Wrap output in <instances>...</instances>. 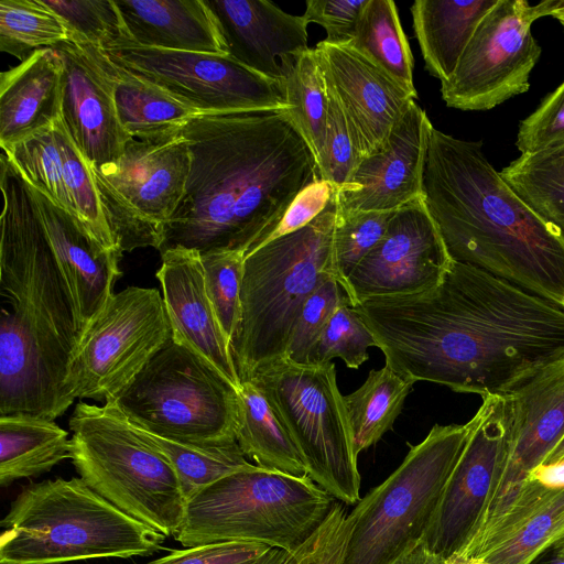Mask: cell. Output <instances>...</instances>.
<instances>
[{
  "mask_svg": "<svg viewBox=\"0 0 564 564\" xmlns=\"http://www.w3.org/2000/svg\"><path fill=\"white\" fill-rule=\"evenodd\" d=\"M0 525V564L147 556L160 551L166 538L119 510L80 477L23 488Z\"/></svg>",
  "mask_w": 564,
  "mask_h": 564,
  "instance_id": "cell-5",
  "label": "cell"
},
{
  "mask_svg": "<svg viewBox=\"0 0 564 564\" xmlns=\"http://www.w3.org/2000/svg\"><path fill=\"white\" fill-rule=\"evenodd\" d=\"M405 379L506 395L564 357V307L453 260L425 292L354 305Z\"/></svg>",
  "mask_w": 564,
  "mask_h": 564,
  "instance_id": "cell-1",
  "label": "cell"
},
{
  "mask_svg": "<svg viewBox=\"0 0 564 564\" xmlns=\"http://www.w3.org/2000/svg\"><path fill=\"white\" fill-rule=\"evenodd\" d=\"M564 455V436L556 447L550 453L542 465H550L557 462Z\"/></svg>",
  "mask_w": 564,
  "mask_h": 564,
  "instance_id": "cell-55",
  "label": "cell"
},
{
  "mask_svg": "<svg viewBox=\"0 0 564 564\" xmlns=\"http://www.w3.org/2000/svg\"><path fill=\"white\" fill-rule=\"evenodd\" d=\"M326 91L328 108L325 142L317 165L319 178L340 188L348 183L360 159L336 96L327 85Z\"/></svg>",
  "mask_w": 564,
  "mask_h": 564,
  "instance_id": "cell-45",
  "label": "cell"
},
{
  "mask_svg": "<svg viewBox=\"0 0 564 564\" xmlns=\"http://www.w3.org/2000/svg\"><path fill=\"white\" fill-rule=\"evenodd\" d=\"M471 420L469 438L421 541L443 558L463 551L475 539L499 487L512 433L509 395L484 397Z\"/></svg>",
  "mask_w": 564,
  "mask_h": 564,
  "instance_id": "cell-16",
  "label": "cell"
},
{
  "mask_svg": "<svg viewBox=\"0 0 564 564\" xmlns=\"http://www.w3.org/2000/svg\"><path fill=\"white\" fill-rule=\"evenodd\" d=\"M116 3L130 43L229 54L219 22L206 0H119Z\"/></svg>",
  "mask_w": 564,
  "mask_h": 564,
  "instance_id": "cell-25",
  "label": "cell"
},
{
  "mask_svg": "<svg viewBox=\"0 0 564 564\" xmlns=\"http://www.w3.org/2000/svg\"><path fill=\"white\" fill-rule=\"evenodd\" d=\"M53 131L76 217L104 248L122 253L108 225L93 171L73 142L62 118L54 123Z\"/></svg>",
  "mask_w": 564,
  "mask_h": 564,
  "instance_id": "cell-37",
  "label": "cell"
},
{
  "mask_svg": "<svg viewBox=\"0 0 564 564\" xmlns=\"http://www.w3.org/2000/svg\"><path fill=\"white\" fill-rule=\"evenodd\" d=\"M354 518L336 501L322 527L284 564H340Z\"/></svg>",
  "mask_w": 564,
  "mask_h": 564,
  "instance_id": "cell-47",
  "label": "cell"
},
{
  "mask_svg": "<svg viewBox=\"0 0 564 564\" xmlns=\"http://www.w3.org/2000/svg\"><path fill=\"white\" fill-rule=\"evenodd\" d=\"M395 210H340L334 231L336 278L346 290L347 279L383 238Z\"/></svg>",
  "mask_w": 564,
  "mask_h": 564,
  "instance_id": "cell-40",
  "label": "cell"
},
{
  "mask_svg": "<svg viewBox=\"0 0 564 564\" xmlns=\"http://www.w3.org/2000/svg\"><path fill=\"white\" fill-rule=\"evenodd\" d=\"M564 143V80L521 120L516 145L521 154Z\"/></svg>",
  "mask_w": 564,
  "mask_h": 564,
  "instance_id": "cell-46",
  "label": "cell"
},
{
  "mask_svg": "<svg viewBox=\"0 0 564 564\" xmlns=\"http://www.w3.org/2000/svg\"><path fill=\"white\" fill-rule=\"evenodd\" d=\"M43 1L67 24L70 40L88 42L101 50L129 42L115 0Z\"/></svg>",
  "mask_w": 564,
  "mask_h": 564,
  "instance_id": "cell-42",
  "label": "cell"
},
{
  "mask_svg": "<svg viewBox=\"0 0 564 564\" xmlns=\"http://www.w3.org/2000/svg\"><path fill=\"white\" fill-rule=\"evenodd\" d=\"M392 564H444V558L430 551L422 542L397 558Z\"/></svg>",
  "mask_w": 564,
  "mask_h": 564,
  "instance_id": "cell-51",
  "label": "cell"
},
{
  "mask_svg": "<svg viewBox=\"0 0 564 564\" xmlns=\"http://www.w3.org/2000/svg\"><path fill=\"white\" fill-rule=\"evenodd\" d=\"M237 443L259 467L295 477L307 476L301 454L286 426L262 391L252 382L239 389Z\"/></svg>",
  "mask_w": 564,
  "mask_h": 564,
  "instance_id": "cell-31",
  "label": "cell"
},
{
  "mask_svg": "<svg viewBox=\"0 0 564 564\" xmlns=\"http://www.w3.org/2000/svg\"><path fill=\"white\" fill-rule=\"evenodd\" d=\"M441 232L421 197L397 209L379 243L347 279L352 306L375 297L425 292L452 264Z\"/></svg>",
  "mask_w": 564,
  "mask_h": 564,
  "instance_id": "cell-17",
  "label": "cell"
},
{
  "mask_svg": "<svg viewBox=\"0 0 564 564\" xmlns=\"http://www.w3.org/2000/svg\"><path fill=\"white\" fill-rule=\"evenodd\" d=\"M172 338L163 296L155 288L113 293L87 324L65 387L75 399L117 398Z\"/></svg>",
  "mask_w": 564,
  "mask_h": 564,
  "instance_id": "cell-12",
  "label": "cell"
},
{
  "mask_svg": "<svg viewBox=\"0 0 564 564\" xmlns=\"http://www.w3.org/2000/svg\"><path fill=\"white\" fill-rule=\"evenodd\" d=\"M421 198L453 260L564 307V235L508 185L481 141L432 126Z\"/></svg>",
  "mask_w": 564,
  "mask_h": 564,
  "instance_id": "cell-4",
  "label": "cell"
},
{
  "mask_svg": "<svg viewBox=\"0 0 564 564\" xmlns=\"http://www.w3.org/2000/svg\"><path fill=\"white\" fill-rule=\"evenodd\" d=\"M553 551L564 558V533L552 544Z\"/></svg>",
  "mask_w": 564,
  "mask_h": 564,
  "instance_id": "cell-56",
  "label": "cell"
},
{
  "mask_svg": "<svg viewBox=\"0 0 564 564\" xmlns=\"http://www.w3.org/2000/svg\"><path fill=\"white\" fill-rule=\"evenodd\" d=\"M564 533V489L517 498L463 551L490 564H531Z\"/></svg>",
  "mask_w": 564,
  "mask_h": 564,
  "instance_id": "cell-27",
  "label": "cell"
},
{
  "mask_svg": "<svg viewBox=\"0 0 564 564\" xmlns=\"http://www.w3.org/2000/svg\"><path fill=\"white\" fill-rule=\"evenodd\" d=\"M191 162L188 143L178 129L153 140L131 138L118 163L104 174L90 167L122 253L144 247L160 249L163 228L185 194Z\"/></svg>",
  "mask_w": 564,
  "mask_h": 564,
  "instance_id": "cell-13",
  "label": "cell"
},
{
  "mask_svg": "<svg viewBox=\"0 0 564 564\" xmlns=\"http://www.w3.org/2000/svg\"><path fill=\"white\" fill-rule=\"evenodd\" d=\"M335 503L308 476L256 465L192 497L174 538L185 547L242 541L293 553L322 527Z\"/></svg>",
  "mask_w": 564,
  "mask_h": 564,
  "instance_id": "cell-7",
  "label": "cell"
},
{
  "mask_svg": "<svg viewBox=\"0 0 564 564\" xmlns=\"http://www.w3.org/2000/svg\"><path fill=\"white\" fill-rule=\"evenodd\" d=\"M206 290L219 325L232 343L240 314V288L245 253L218 250L200 254Z\"/></svg>",
  "mask_w": 564,
  "mask_h": 564,
  "instance_id": "cell-43",
  "label": "cell"
},
{
  "mask_svg": "<svg viewBox=\"0 0 564 564\" xmlns=\"http://www.w3.org/2000/svg\"><path fill=\"white\" fill-rule=\"evenodd\" d=\"M336 219L337 193L310 224L245 256L239 322L231 343L240 382L285 358L303 305L325 279L336 276Z\"/></svg>",
  "mask_w": 564,
  "mask_h": 564,
  "instance_id": "cell-6",
  "label": "cell"
},
{
  "mask_svg": "<svg viewBox=\"0 0 564 564\" xmlns=\"http://www.w3.org/2000/svg\"><path fill=\"white\" fill-rule=\"evenodd\" d=\"M156 272L172 338L194 350L239 389L231 346L209 300L200 253L176 247L161 253Z\"/></svg>",
  "mask_w": 564,
  "mask_h": 564,
  "instance_id": "cell-22",
  "label": "cell"
},
{
  "mask_svg": "<svg viewBox=\"0 0 564 564\" xmlns=\"http://www.w3.org/2000/svg\"><path fill=\"white\" fill-rule=\"evenodd\" d=\"M337 189L333 183L321 178L308 185L295 197L275 229L262 245L310 224L327 207Z\"/></svg>",
  "mask_w": 564,
  "mask_h": 564,
  "instance_id": "cell-50",
  "label": "cell"
},
{
  "mask_svg": "<svg viewBox=\"0 0 564 564\" xmlns=\"http://www.w3.org/2000/svg\"><path fill=\"white\" fill-rule=\"evenodd\" d=\"M111 401L132 425L166 440L198 447L237 441L238 388L173 338Z\"/></svg>",
  "mask_w": 564,
  "mask_h": 564,
  "instance_id": "cell-10",
  "label": "cell"
},
{
  "mask_svg": "<svg viewBox=\"0 0 564 564\" xmlns=\"http://www.w3.org/2000/svg\"><path fill=\"white\" fill-rule=\"evenodd\" d=\"M552 17L561 23L564 30V3L562 7H560L556 11L552 13Z\"/></svg>",
  "mask_w": 564,
  "mask_h": 564,
  "instance_id": "cell-57",
  "label": "cell"
},
{
  "mask_svg": "<svg viewBox=\"0 0 564 564\" xmlns=\"http://www.w3.org/2000/svg\"><path fill=\"white\" fill-rule=\"evenodd\" d=\"M229 55L252 70L284 82L307 45V23L268 0H206Z\"/></svg>",
  "mask_w": 564,
  "mask_h": 564,
  "instance_id": "cell-23",
  "label": "cell"
},
{
  "mask_svg": "<svg viewBox=\"0 0 564 564\" xmlns=\"http://www.w3.org/2000/svg\"><path fill=\"white\" fill-rule=\"evenodd\" d=\"M63 61L61 118L88 163L106 173L121 158L131 137L123 129L110 84L85 42L55 47Z\"/></svg>",
  "mask_w": 564,
  "mask_h": 564,
  "instance_id": "cell-20",
  "label": "cell"
},
{
  "mask_svg": "<svg viewBox=\"0 0 564 564\" xmlns=\"http://www.w3.org/2000/svg\"><path fill=\"white\" fill-rule=\"evenodd\" d=\"M325 84L336 96L360 161L382 151L415 99L350 44L317 43Z\"/></svg>",
  "mask_w": 564,
  "mask_h": 564,
  "instance_id": "cell-18",
  "label": "cell"
},
{
  "mask_svg": "<svg viewBox=\"0 0 564 564\" xmlns=\"http://www.w3.org/2000/svg\"><path fill=\"white\" fill-rule=\"evenodd\" d=\"M368 0H307L303 18L307 24L317 23L326 31L325 41L350 43Z\"/></svg>",
  "mask_w": 564,
  "mask_h": 564,
  "instance_id": "cell-49",
  "label": "cell"
},
{
  "mask_svg": "<svg viewBox=\"0 0 564 564\" xmlns=\"http://www.w3.org/2000/svg\"><path fill=\"white\" fill-rule=\"evenodd\" d=\"M63 61L55 48L36 51L0 75V145L8 148L61 118Z\"/></svg>",
  "mask_w": 564,
  "mask_h": 564,
  "instance_id": "cell-26",
  "label": "cell"
},
{
  "mask_svg": "<svg viewBox=\"0 0 564 564\" xmlns=\"http://www.w3.org/2000/svg\"><path fill=\"white\" fill-rule=\"evenodd\" d=\"M0 171V415L54 421L83 327L31 185L3 152Z\"/></svg>",
  "mask_w": 564,
  "mask_h": 564,
  "instance_id": "cell-3",
  "label": "cell"
},
{
  "mask_svg": "<svg viewBox=\"0 0 564 564\" xmlns=\"http://www.w3.org/2000/svg\"><path fill=\"white\" fill-rule=\"evenodd\" d=\"M188 143L186 191L163 228L160 253L260 247L295 197L319 180L290 109L200 112L180 127Z\"/></svg>",
  "mask_w": 564,
  "mask_h": 564,
  "instance_id": "cell-2",
  "label": "cell"
},
{
  "mask_svg": "<svg viewBox=\"0 0 564 564\" xmlns=\"http://www.w3.org/2000/svg\"><path fill=\"white\" fill-rule=\"evenodd\" d=\"M70 459L79 477L122 512L163 535L182 525L186 499L167 458L118 406L78 402L69 417Z\"/></svg>",
  "mask_w": 564,
  "mask_h": 564,
  "instance_id": "cell-8",
  "label": "cell"
},
{
  "mask_svg": "<svg viewBox=\"0 0 564 564\" xmlns=\"http://www.w3.org/2000/svg\"><path fill=\"white\" fill-rule=\"evenodd\" d=\"M431 123L413 100L392 129L387 147L362 159L337 189L340 210L390 212L421 197L422 165Z\"/></svg>",
  "mask_w": 564,
  "mask_h": 564,
  "instance_id": "cell-21",
  "label": "cell"
},
{
  "mask_svg": "<svg viewBox=\"0 0 564 564\" xmlns=\"http://www.w3.org/2000/svg\"><path fill=\"white\" fill-rule=\"evenodd\" d=\"M512 433L507 465L477 538L508 509L528 475L564 436V357L508 393Z\"/></svg>",
  "mask_w": 564,
  "mask_h": 564,
  "instance_id": "cell-19",
  "label": "cell"
},
{
  "mask_svg": "<svg viewBox=\"0 0 564 564\" xmlns=\"http://www.w3.org/2000/svg\"><path fill=\"white\" fill-rule=\"evenodd\" d=\"M500 175L527 205L564 235V143L520 154Z\"/></svg>",
  "mask_w": 564,
  "mask_h": 564,
  "instance_id": "cell-34",
  "label": "cell"
},
{
  "mask_svg": "<svg viewBox=\"0 0 564 564\" xmlns=\"http://www.w3.org/2000/svg\"><path fill=\"white\" fill-rule=\"evenodd\" d=\"M378 347L369 327L351 304L339 306L311 348L308 364L322 365L340 358L358 369L369 358L368 348Z\"/></svg>",
  "mask_w": 564,
  "mask_h": 564,
  "instance_id": "cell-41",
  "label": "cell"
},
{
  "mask_svg": "<svg viewBox=\"0 0 564 564\" xmlns=\"http://www.w3.org/2000/svg\"><path fill=\"white\" fill-rule=\"evenodd\" d=\"M564 0H497L482 18L451 77L441 83L448 107L465 111L492 109L530 88L541 56L533 22L552 15Z\"/></svg>",
  "mask_w": 564,
  "mask_h": 564,
  "instance_id": "cell-14",
  "label": "cell"
},
{
  "mask_svg": "<svg viewBox=\"0 0 564 564\" xmlns=\"http://www.w3.org/2000/svg\"><path fill=\"white\" fill-rule=\"evenodd\" d=\"M291 553L273 547L260 564H284Z\"/></svg>",
  "mask_w": 564,
  "mask_h": 564,
  "instance_id": "cell-54",
  "label": "cell"
},
{
  "mask_svg": "<svg viewBox=\"0 0 564 564\" xmlns=\"http://www.w3.org/2000/svg\"><path fill=\"white\" fill-rule=\"evenodd\" d=\"M101 51L115 65L198 112L291 109L282 82L252 70L229 54L172 51L130 42Z\"/></svg>",
  "mask_w": 564,
  "mask_h": 564,
  "instance_id": "cell-15",
  "label": "cell"
},
{
  "mask_svg": "<svg viewBox=\"0 0 564 564\" xmlns=\"http://www.w3.org/2000/svg\"><path fill=\"white\" fill-rule=\"evenodd\" d=\"M291 111L318 162L325 142L327 91L314 48L299 55L283 82Z\"/></svg>",
  "mask_w": 564,
  "mask_h": 564,
  "instance_id": "cell-38",
  "label": "cell"
},
{
  "mask_svg": "<svg viewBox=\"0 0 564 564\" xmlns=\"http://www.w3.org/2000/svg\"><path fill=\"white\" fill-rule=\"evenodd\" d=\"M286 426L307 476L336 500L357 505L360 475L351 426L335 364H295L286 358L251 380Z\"/></svg>",
  "mask_w": 564,
  "mask_h": 564,
  "instance_id": "cell-11",
  "label": "cell"
},
{
  "mask_svg": "<svg viewBox=\"0 0 564 564\" xmlns=\"http://www.w3.org/2000/svg\"><path fill=\"white\" fill-rule=\"evenodd\" d=\"M531 564H564V558L556 554L552 547H549Z\"/></svg>",
  "mask_w": 564,
  "mask_h": 564,
  "instance_id": "cell-53",
  "label": "cell"
},
{
  "mask_svg": "<svg viewBox=\"0 0 564 564\" xmlns=\"http://www.w3.org/2000/svg\"><path fill=\"white\" fill-rule=\"evenodd\" d=\"M344 304H351V301L336 276L329 275L303 305L285 358L295 364L307 365L312 346L335 311Z\"/></svg>",
  "mask_w": 564,
  "mask_h": 564,
  "instance_id": "cell-44",
  "label": "cell"
},
{
  "mask_svg": "<svg viewBox=\"0 0 564 564\" xmlns=\"http://www.w3.org/2000/svg\"><path fill=\"white\" fill-rule=\"evenodd\" d=\"M68 433L53 420L0 415V485L39 476L70 458Z\"/></svg>",
  "mask_w": 564,
  "mask_h": 564,
  "instance_id": "cell-30",
  "label": "cell"
},
{
  "mask_svg": "<svg viewBox=\"0 0 564 564\" xmlns=\"http://www.w3.org/2000/svg\"><path fill=\"white\" fill-rule=\"evenodd\" d=\"M85 43L110 84L119 120L131 138L153 140L170 135L200 113L115 65L97 46Z\"/></svg>",
  "mask_w": 564,
  "mask_h": 564,
  "instance_id": "cell-29",
  "label": "cell"
},
{
  "mask_svg": "<svg viewBox=\"0 0 564 564\" xmlns=\"http://www.w3.org/2000/svg\"><path fill=\"white\" fill-rule=\"evenodd\" d=\"M562 458H564V455H563L560 459H562ZM560 459H558V460H560ZM555 463H556V462H555Z\"/></svg>",
  "mask_w": 564,
  "mask_h": 564,
  "instance_id": "cell-58",
  "label": "cell"
},
{
  "mask_svg": "<svg viewBox=\"0 0 564 564\" xmlns=\"http://www.w3.org/2000/svg\"><path fill=\"white\" fill-rule=\"evenodd\" d=\"M444 564H490L482 558L464 552L455 553L444 558Z\"/></svg>",
  "mask_w": 564,
  "mask_h": 564,
  "instance_id": "cell-52",
  "label": "cell"
},
{
  "mask_svg": "<svg viewBox=\"0 0 564 564\" xmlns=\"http://www.w3.org/2000/svg\"><path fill=\"white\" fill-rule=\"evenodd\" d=\"M32 189L84 333L113 294V284L121 275L122 253L104 248L78 218L40 191Z\"/></svg>",
  "mask_w": 564,
  "mask_h": 564,
  "instance_id": "cell-24",
  "label": "cell"
},
{
  "mask_svg": "<svg viewBox=\"0 0 564 564\" xmlns=\"http://www.w3.org/2000/svg\"><path fill=\"white\" fill-rule=\"evenodd\" d=\"M473 429L435 424L401 465L360 499L340 564H392L426 534Z\"/></svg>",
  "mask_w": 564,
  "mask_h": 564,
  "instance_id": "cell-9",
  "label": "cell"
},
{
  "mask_svg": "<svg viewBox=\"0 0 564 564\" xmlns=\"http://www.w3.org/2000/svg\"><path fill=\"white\" fill-rule=\"evenodd\" d=\"M132 426L171 463L186 502L218 479L256 466L246 459L237 441L218 446L198 447L166 440L141 427Z\"/></svg>",
  "mask_w": 564,
  "mask_h": 564,
  "instance_id": "cell-35",
  "label": "cell"
},
{
  "mask_svg": "<svg viewBox=\"0 0 564 564\" xmlns=\"http://www.w3.org/2000/svg\"><path fill=\"white\" fill-rule=\"evenodd\" d=\"M417 97L413 56L392 0H368L354 40L348 43Z\"/></svg>",
  "mask_w": 564,
  "mask_h": 564,
  "instance_id": "cell-33",
  "label": "cell"
},
{
  "mask_svg": "<svg viewBox=\"0 0 564 564\" xmlns=\"http://www.w3.org/2000/svg\"><path fill=\"white\" fill-rule=\"evenodd\" d=\"M414 383L384 365L372 369L357 390L344 395L357 454L392 429Z\"/></svg>",
  "mask_w": 564,
  "mask_h": 564,
  "instance_id": "cell-32",
  "label": "cell"
},
{
  "mask_svg": "<svg viewBox=\"0 0 564 564\" xmlns=\"http://www.w3.org/2000/svg\"><path fill=\"white\" fill-rule=\"evenodd\" d=\"M53 126L2 149V152L33 188L76 217L64 182Z\"/></svg>",
  "mask_w": 564,
  "mask_h": 564,
  "instance_id": "cell-39",
  "label": "cell"
},
{
  "mask_svg": "<svg viewBox=\"0 0 564 564\" xmlns=\"http://www.w3.org/2000/svg\"><path fill=\"white\" fill-rule=\"evenodd\" d=\"M272 549L257 542H218L174 550L144 564H260Z\"/></svg>",
  "mask_w": 564,
  "mask_h": 564,
  "instance_id": "cell-48",
  "label": "cell"
},
{
  "mask_svg": "<svg viewBox=\"0 0 564 564\" xmlns=\"http://www.w3.org/2000/svg\"><path fill=\"white\" fill-rule=\"evenodd\" d=\"M497 0H416L411 7L413 30L427 72L447 80Z\"/></svg>",
  "mask_w": 564,
  "mask_h": 564,
  "instance_id": "cell-28",
  "label": "cell"
},
{
  "mask_svg": "<svg viewBox=\"0 0 564 564\" xmlns=\"http://www.w3.org/2000/svg\"><path fill=\"white\" fill-rule=\"evenodd\" d=\"M70 40L64 20L43 0L0 1V50L21 62Z\"/></svg>",
  "mask_w": 564,
  "mask_h": 564,
  "instance_id": "cell-36",
  "label": "cell"
}]
</instances>
